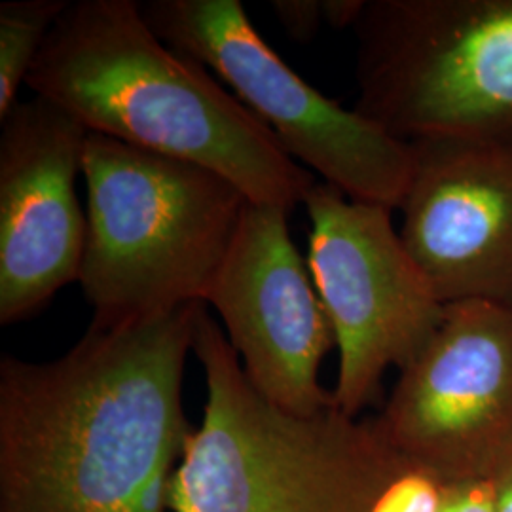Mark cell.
<instances>
[{"label": "cell", "mask_w": 512, "mask_h": 512, "mask_svg": "<svg viewBox=\"0 0 512 512\" xmlns=\"http://www.w3.org/2000/svg\"><path fill=\"white\" fill-rule=\"evenodd\" d=\"M304 205L308 266L340 353L334 404L359 418L378 401L385 372H401L431 342L446 306L406 251L391 209L319 179Z\"/></svg>", "instance_id": "cell-7"}, {"label": "cell", "mask_w": 512, "mask_h": 512, "mask_svg": "<svg viewBox=\"0 0 512 512\" xmlns=\"http://www.w3.org/2000/svg\"><path fill=\"white\" fill-rule=\"evenodd\" d=\"M365 0H321L323 19L334 29H351L363 10Z\"/></svg>", "instance_id": "cell-17"}, {"label": "cell", "mask_w": 512, "mask_h": 512, "mask_svg": "<svg viewBox=\"0 0 512 512\" xmlns=\"http://www.w3.org/2000/svg\"><path fill=\"white\" fill-rule=\"evenodd\" d=\"M355 110L404 143L512 150V0H365Z\"/></svg>", "instance_id": "cell-5"}, {"label": "cell", "mask_w": 512, "mask_h": 512, "mask_svg": "<svg viewBox=\"0 0 512 512\" xmlns=\"http://www.w3.org/2000/svg\"><path fill=\"white\" fill-rule=\"evenodd\" d=\"M203 306L92 323L54 361L0 359V512H169Z\"/></svg>", "instance_id": "cell-1"}, {"label": "cell", "mask_w": 512, "mask_h": 512, "mask_svg": "<svg viewBox=\"0 0 512 512\" xmlns=\"http://www.w3.org/2000/svg\"><path fill=\"white\" fill-rule=\"evenodd\" d=\"M490 482L494 490L495 511L512 512V444L497 461Z\"/></svg>", "instance_id": "cell-16"}, {"label": "cell", "mask_w": 512, "mask_h": 512, "mask_svg": "<svg viewBox=\"0 0 512 512\" xmlns=\"http://www.w3.org/2000/svg\"><path fill=\"white\" fill-rule=\"evenodd\" d=\"M372 421L410 463L450 482L490 478L512 444V304H448Z\"/></svg>", "instance_id": "cell-8"}, {"label": "cell", "mask_w": 512, "mask_h": 512, "mask_svg": "<svg viewBox=\"0 0 512 512\" xmlns=\"http://www.w3.org/2000/svg\"><path fill=\"white\" fill-rule=\"evenodd\" d=\"M442 512H497L490 478L452 482Z\"/></svg>", "instance_id": "cell-15"}, {"label": "cell", "mask_w": 512, "mask_h": 512, "mask_svg": "<svg viewBox=\"0 0 512 512\" xmlns=\"http://www.w3.org/2000/svg\"><path fill=\"white\" fill-rule=\"evenodd\" d=\"M452 482L404 459L370 512H442Z\"/></svg>", "instance_id": "cell-13"}, {"label": "cell", "mask_w": 512, "mask_h": 512, "mask_svg": "<svg viewBox=\"0 0 512 512\" xmlns=\"http://www.w3.org/2000/svg\"><path fill=\"white\" fill-rule=\"evenodd\" d=\"M194 355L207 397L171 478L169 512L372 511L404 463L372 418L336 406L296 416L264 399L205 306Z\"/></svg>", "instance_id": "cell-3"}, {"label": "cell", "mask_w": 512, "mask_h": 512, "mask_svg": "<svg viewBox=\"0 0 512 512\" xmlns=\"http://www.w3.org/2000/svg\"><path fill=\"white\" fill-rule=\"evenodd\" d=\"M67 0H8L0 4V120L18 105L38 54L67 10Z\"/></svg>", "instance_id": "cell-12"}, {"label": "cell", "mask_w": 512, "mask_h": 512, "mask_svg": "<svg viewBox=\"0 0 512 512\" xmlns=\"http://www.w3.org/2000/svg\"><path fill=\"white\" fill-rule=\"evenodd\" d=\"M272 6L281 27L296 42H310L325 23L321 0H274Z\"/></svg>", "instance_id": "cell-14"}, {"label": "cell", "mask_w": 512, "mask_h": 512, "mask_svg": "<svg viewBox=\"0 0 512 512\" xmlns=\"http://www.w3.org/2000/svg\"><path fill=\"white\" fill-rule=\"evenodd\" d=\"M173 50L220 76L296 164L355 202L399 209L412 147L306 82L260 37L239 0L139 2Z\"/></svg>", "instance_id": "cell-6"}, {"label": "cell", "mask_w": 512, "mask_h": 512, "mask_svg": "<svg viewBox=\"0 0 512 512\" xmlns=\"http://www.w3.org/2000/svg\"><path fill=\"white\" fill-rule=\"evenodd\" d=\"M0 325L42 310L78 281L86 215L76 196L90 131L46 97L0 120Z\"/></svg>", "instance_id": "cell-10"}, {"label": "cell", "mask_w": 512, "mask_h": 512, "mask_svg": "<svg viewBox=\"0 0 512 512\" xmlns=\"http://www.w3.org/2000/svg\"><path fill=\"white\" fill-rule=\"evenodd\" d=\"M27 86L90 133L217 171L249 202L291 213L317 181L202 63L167 46L133 0L69 2Z\"/></svg>", "instance_id": "cell-2"}, {"label": "cell", "mask_w": 512, "mask_h": 512, "mask_svg": "<svg viewBox=\"0 0 512 512\" xmlns=\"http://www.w3.org/2000/svg\"><path fill=\"white\" fill-rule=\"evenodd\" d=\"M401 239L444 306L512 304V150L410 143Z\"/></svg>", "instance_id": "cell-11"}, {"label": "cell", "mask_w": 512, "mask_h": 512, "mask_svg": "<svg viewBox=\"0 0 512 512\" xmlns=\"http://www.w3.org/2000/svg\"><path fill=\"white\" fill-rule=\"evenodd\" d=\"M78 283L95 325L205 304L249 198L203 165L90 133Z\"/></svg>", "instance_id": "cell-4"}, {"label": "cell", "mask_w": 512, "mask_h": 512, "mask_svg": "<svg viewBox=\"0 0 512 512\" xmlns=\"http://www.w3.org/2000/svg\"><path fill=\"white\" fill-rule=\"evenodd\" d=\"M287 217L281 207L247 203L205 304L219 311L256 391L285 412L315 416L336 406L319 382L336 336Z\"/></svg>", "instance_id": "cell-9"}]
</instances>
